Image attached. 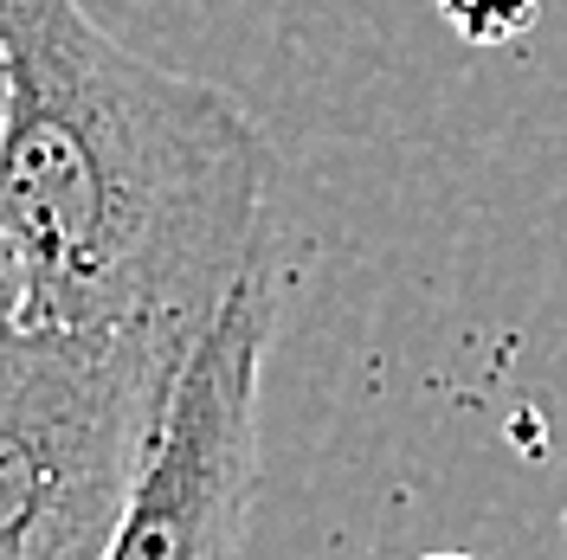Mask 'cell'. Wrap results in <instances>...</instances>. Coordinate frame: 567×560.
I'll use <instances>...</instances> for the list:
<instances>
[{
    "label": "cell",
    "instance_id": "cell-1",
    "mask_svg": "<svg viewBox=\"0 0 567 560\" xmlns=\"http://www.w3.org/2000/svg\"><path fill=\"white\" fill-rule=\"evenodd\" d=\"M0 232L39 329H187L258 271L271 142L219 84L148 65L84 0H7Z\"/></svg>",
    "mask_w": 567,
    "mask_h": 560
},
{
    "label": "cell",
    "instance_id": "cell-2",
    "mask_svg": "<svg viewBox=\"0 0 567 560\" xmlns=\"http://www.w3.org/2000/svg\"><path fill=\"white\" fill-rule=\"evenodd\" d=\"M200 335L0 329V560H97Z\"/></svg>",
    "mask_w": 567,
    "mask_h": 560
},
{
    "label": "cell",
    "instance_id": "cell-3",
    "mask_svg": "<svg viewBox=\"0 0 567 560\" xmlns=\"http://www.w3.org/2000/svg\"><path fill=\"white\" fill-rule=\"evenodd\" d=\"M278 290L246 271L181 367L155 445L97 560H239L258 484V393Z\"/></svg>",
    "mask_w": 567,
    "mask_h": 560
},
{
    "label": "cell",
    "instance_id": "cell-4",
    "mask_svg": "<svg viewBox=\"0 0 567 560\" xmlns=\"http://www.w3.org/2000/svg\"><path fill=\"white\" fill-rule=\"evenodd\" d=\"M535 7L542 0H439L445 27L471 45H509L535 27Z\"/></svg>",
    "mask_w": 567,
    "mask_h": 560
},
{
    "label": "cell",
    "instance_id": "cell-5",
    "mask_svg": "<svg viewBox=\"0 0 567 560\" xmlns=\"http://www.w3.org/2000/svg\"><path fill=\"white\" fill-rule=\"evenodd\" d=\"M0 91H7V65H0ZM20 322V278H13V251H7V232H0V329Z\"/></svg>",
    "mask_w": 567,
    "mask_h": 560
},
{
    "label": "cell",
    "instance_id": "cell-6",
    "mask_svg": "<svg viewBox=\"0 0 567 560\" xmlns=\"http://www.w3.org/2000/svg\"><path fill=\"white\" fill-rule=\"evenodd\" d=\"M420 560H477V554H458V548H439V554H420Z\"/></svg>",
    "mask_w": 567,
    "mask_h": 560
}]
</instances>
